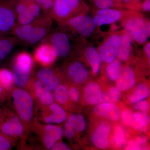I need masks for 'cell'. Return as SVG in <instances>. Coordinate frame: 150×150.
I'll use <instances>...</instances> for the list:
<instances>
[{"label":"cell","mask_w":150,"mask_h":150,"mask_svg":"<svg viewBox=\"0 0 150 150\" xmlns=\"http://www.w3.org/2000/svg\"><path fill=\"white\" fill-rule=\"evenodd\" d=\"M43 40L50 43L56 51L58 57L65 58L70 54L71 46L69 38L63 31H57L48 35Z\"/></svg>","instance_id":"11"},{"label":"cell","mask_w":150,"mask_h":150,"mask_svg":"<svg viewBox=\"0 0 150 150\" xmlns=\"http://www.w3.org/2000/svg\"><path fill=\"white\" fill-rule=\"evenodd\" d=\"M36 78L51 92L54 91L60 84V77L58 71L50 67H43L36 73Z\"/></svg>","instance_id":"14"},{"label":"cell","mask_w":150,"mask_h":150,"mask_svg":"<svg viewBox=\"0 0 150 150\" xmlns=\"http://www.w3.org/2000/svg\"><path fill=\"white\" fill-rule=\"evenodd\" d=\"M150 35V23L149 21L144 27L134 32L131 35V38L137 43L143 44L148 40Z\"/></svg>","instance_id":"29"},{"label":"cell","mask_w":150,"mask_h":150,"mask_svg":"<svg viewBox=\"0 0 150 150\" xmlns=\"http://www.w3.org/2000/svg\"><path fill=\"white\" fill-rule=\"evenodd\" d=\"M0 36H1V35H0Z\"/></svg>","instance_id":"52"},{"label":"cell","mask_w":150,"mask_h":150,"mask_svg":"<svg viewBox=\"0 0 150 150\" xmlns=\"http://www.w3.org/2000/svg\"><path fill=\"white\" fill-rule=\"evenodd\" d=\"M134 108L136 110H142V112H148L149 108V104L147 100H141L135 103Z\"/></svg>","instance_id":"39"},{"label":"cell","mask_w":150,"mask_h":150,"mask_svg":"<svg viewBox=\"0 0 150 150\" xmlns=\"http://www.w3.org/2000/svg\"><path fill=\"white\" fill-rule=\"evenodd\" d=\"M52 19L50 15L43 13L31 23L29 37L25 44L35 45L42 41L48 35L52 27Z\"/></svg>","instance_id":"6"},{"label":"cell","mask_w":150,"mask_h":150,"mask_svg":"<svg viewBox=\"0 0 150 150\" xmlns=\"http://www.w3.org/2000/svg\"><path fill=\"white\" fill-rule=\"evenodd\" d=\"M122 70V65L119 60H114L107 67V74L109 79L112 81L117 80Z\"/></svg>","instance_id":"31"},{"label":"cell","mask_w":150,"mask_h":150,"mask_svg":"<svg viewBox=\"0 0 150 150\" xmlns=\"http://www.w3.org/2000/svg\"><path fill=\"white\" fill-rule=\"evenodd\" d=\"M40 6L44 13L50 15L54 0H33Z\"/></svg>","instance_id":"37"},{"label":"cell","mask_w":150,"mask_h":150,"mask_svg":"<svg viewBox=\"0 0 150 150\" xmlns=\"http://www.w3.org/2000/svg\"><path fill=\"white\" fill-rule=\"evenodd\" d=\"M6 110H3V109L0 108V124H1L5 117Z\"/></svg>","instance_id":"48"},{"label":"cell","mask_w":150,"mask_h":150,"mask_svg":"<svg viewBox=\"0 0 150 150\" xmlns=\"http://www.w3.org/2000/svg\"><path fill=\"white\" fill-rule=\"evenodd\" d=\"M122 121L123 123L126 126H132L136 129H138L139 125L136 123L134 116L129 110H125L123 111L121 116Z\"/></svg>","instance_id":"35"},{"label":"cell","mask_w":150,"mask_h":150,"mask_svg":"<svg viewBox=\"0 0 150 150\" xmlns=\"http://www.w3.org/2000/svg\"><path fill=\"white\" fill-rule=\"evenodd\" d=\"M12 98L16 113L21 120L27 135L30 134L31 124L34 121L35 101L27 90L15 86L8 93Z\"/></svg>","instance_id":"1"},{"label":"cell","mask_w":150,"mask_h":150,"mask_svg":"<svg viewBox=\"0 0 150 150\" xmlns=\"http://www.w3.org/2000/svg\"><path fill=\"white\" fill-rule=\"evenodd\" d=\"M110 131L111 126L109 123L106 122L101 123L92 136L93 144L99 149H106L109 144L107 137L110 134Z\"/></svg>","instance_id":"18"},{"label":"cell","mask_w":150,"mask_h":150,"mask_svg":"<svg viewBox=\"0 0 150 150\" xmlns=\"http://www.w3.org/2000/svg\"><path fill=\"white\" fill-rule=\"evenodd\" d=\"M88 9V7L83 0H54L50 16L52 19L63 25Z\"/></svg>","instance_id":"2"},{"label":"cell","mask_w":150,"mask_h":150,"mask_svg":"<svg viewBox=\"0 0 150 150\" xmlns=\"http://www.w3.org/2000/svg\"><path fill=\"white\" fill-rule=\"evenodd\" d=\"M63 25H67L74 32L85 37L90 36L96 29L97 26L93 18L83 14L70 19Z\"/></svg>","instance_id":"10"},{"label":"cell","mask_w":150,"mask_h":150,"mask_svg":"<svg viewBox=\"0 0 150 150\" xmlns=\"http://www.w3.org/2000/svg\"><path fill=\"white\" fill-rule=\"evenodd\" d=\"M0 131L16 141L27 135L23 124L16 113L8 110H6L5 117L0 124Z\"/></svg>","instance_id":"8"},{"label":"cell","mask_w":150,"mask_h":150,"mask_svg":"<svg viewBox=\"0 0 150 150\" xmlns=\"http://www.w3.org/2000/svg\"><path fill=\"white\" fill-rule=\"evenodd\" d=\"M86 128V121L82 115L80 114L71 115L65 124V136L68 139H72L77 133L83 132Z\"/></svg>","instance_id":"16"},{"label":"cell","mask_w":150,"mask_h":150,"mask_svg":"<svg viewBox=\"0 0 150 150\" xmlns=\"http://www.w3.org/2000/svg\"><path fill=\"white\" fill-rule=\"evenodd\" d=\"M126 142V135L123 129L120 126H117L115 129L113 142L118 147L122 146Z\"/></svg>","instance_id":"32"},{"label":"cell","mask_w":150,"mask_h":150,"mask_svg":"<svg viewBox=\"0 0 150 150\" xmlns=\"http://www.w3.org/2000/svg\"><path fill=\"white\" fill-rule=\"evenodd\" d=\"M140 8L144 11L149 12L150 11V0H144L141 4Z\"/></svg>","instance_id":"45"},{"label":"cell","mask_w":150,"mask_h":150,"mask_svg":"<svg viewBox=\"0 0 150 150\" xmlns=\"http://www.w3.org/2000/svg\"><path fill=\"white\" fill-rule=\"evenodd\" d=\"M148 22L144 18L138 16L129 18L124 23L126 32L131 37L135 31L146 26Z\"/></svg>","instance_id":"25"},{"label":"cell","mask_w":150,"mask_h":150,"mask_svg":"<svg viewBox=\"0 0 150 150\" xmlns=\"http://www.w3.org/2000/svg\"><path fill=\"white\" fill-rule=\"evenodd\" d=\"M36 18L28 10L16 16L17 24L22 25L29 24Z\"/></svg>","instance_id":"33"},{"label":"cell","mask_w":150,"mask_h":150,"mask_svg":"<svg viewBox=\"0 0 150 150\" xmlns=\"http://www.w3.org/2000/svg\"><path fill=\"white\" fill-rule=\"evenodd\" d=\"M131 0H123V1L124 2V4H127L128 3L130 2Z\"/></svg>","instance_id":"50"},{"label":"cell","mask_w":150,"mask_h":150,"mask_svg":"<svg viewBox=\"0 0 150 150\" xmlns=\"http://www.w3.org/2000/svg\"><path fill=\"white\" fill-rule=\"evenodd\" d=\"M67 76L76 83L84 82L88 76V72L81 62H74L68 65L67 68Z\"/></svg>","instance_id":"17"},{"label":"cell","mask_w":150,"mask_h":150,"mask_svg":"<svg viewBox=\"0 0 150 150\" xmlns=\"http://www.w3.org/2000/svg\"><path fill=\"white\" fill-rule=\"evenodd\" d=\"M69 96L70 100L73 102H77L79 100L80 93L78 89L72 87L69 90Z\"/></svg>","instance_id":"41"},{"label":"cell","mask_w":150,"mask_h":150,"mask_svg":"<svg viewBox=\"0 0 150 150\" xmlns=\"http://www.w3.org/2000/svg\"><path fill=\"white\" fill-rule=\"evenodd\" d=\"M123 13V11L118 9H98L94 16V21L97 26L112 24L121 19Z\"/></svg>","instance_id":"15"},{"label":"cell","mask_w":150,"mask_h":150,"mask_svg":"<svg viewBox=\"0 0 150 150\" xmlns=\"http://www.w3.org/2000/svg\"><path fill=\"white\" fill-rule=\"evenodd\" d=\"M64 109L58 103L54 102L47 105L35 104L34 120L44 124L63 123L67 118Z\"/></svg>","instance_id":"4"},{"label":"cell","mask_w":150,"mask_h":150,"mask_svg":"<svg viewBox=\"0 0 150 150\" xmlns=\"http://www.w3.org/2000/svg\"><path fill=\"white\" fill-rule=\"evenodd\" d=\"M96 7L99 9H120L123 7V3L118 0H90Z\"/></svg>","instance_id":"30"},{"label":"cell","mask_w":150,"mask_h":150,"mask_svg":"<svg viewBox=\"0 0 150 150\" xmlns=\"http://www.w3.org/2000/svg\"><path fill=\"white\" fill-rule=\"evenodd\" d=\"M8 98V94L0 85V104L6 101Z\"/></svg>","instance_id":"43"},{"label":"cell","mask_w":150,"mask_h":150,"mask_svg":"<svg viewBox=\"0 0 150 150\" xmlns=\"http://www.w3.org/2000/svg\"><path fill=\"white\" fill-rule=\"evenodd\" d=\"M54 98L61 105H66L70 100L69 89L66 85L60 84L54 91ZM58 103V104H59Z\"/></svg>","instance_id":"28"},{"label":"cell","mask_w":150,"mask_h":150,"mask_svg":"<svg viewBox=\"0 0 150 150\" xmlns=\"http://www.w3.org/2000/svg\"><path fill=\"white\" fill-rule=\"evenodd\" d=\"M120 36L114 34L110 35L98 48L101 62L109 64L115 60L118 54Z\"/></svg>","instance_id":"13"},{"label":"cell","mask_w":150,"mask_h":150,"mask_svg":"<svg viewBox=\"0 0 150 150\" xmlns=\"http://www.w3.org/2000/svg\"><path fill=\"white\" fill-rule=\"evenodd\" d=\"M30 131L39 136L43 146L46 149H51L56 142L63 137L64 131L60 126L40 123L34 120Z\"/></svg>","instance_id":"5"},{"label":"cell","mask_w":150,"mask_h":150,"mask_svg":"<svg viewBox=\"0 0 150 150\" xmlns=\"http://www.w3.org/2000/svg\"><path fill=\"white\" fill-rule=\"evenodd\" d=\"M16 140L7 137L0 131V150H11Z\"/></svg>","instance_id":"34"},{"label":"cell","mask_w":150,"mask_h":150,"mask_svg":"<svg viewBox=\"0 0 150 150\" xmlns=\"http://www.w3.org/2000/svg\"><path fill=\"white\" fill-rule=\"evenodd\" d=\"M84 98L86 102L92 105H97L103 102V95L99 85L96 83H91L86 87Z\"/></svg>","instance_id":"21"},{"label":"cell","mask_w":150,"mask_h":150,"mask_svg":"<svg viewBox=\"0 0 150 150\" xmlns=\"http://www.w3.org/2000/svg\"><path fill=\"white\" fill-rule=\"evenodd\" d=\"M33 57L26 51H21L15 56L12 64L15 83L18 87L26 89L33 75Z\"/></svg>","instance_id":"3"},{"label":"cell","mask_w":150,"mask_h":150,"mask_svg":"<svg viewBox=\"0 0 150 150\" xmlns=\"http://www.w3.org/2000/svg\"><path fill=\"white\" fill-rule=\"evenodd\" d=\"M134 117L136 122L140 126L146 127L149 123L150 118L148 112H137L134 114Z\"/></svg>","instance_id":"36"},{"label":"cell","mask_w":150,"mask_h":150,"mask_svg":"<svg viewBox=\"0 0 150 150\" xmlns=\"http://www.w3.org/2000/svg\"><path fill=\"white\" fill-rule=\"evenodd\" d=\"M34 99L35 104L47 105L54 102V94L33 74L26 89Z\"/></svg>","instance_id":"9"},{"label":"cell","mask_w":150,"mask_h":150,"mask_svg":"<svg viewBox=\"0 0 150 150\" xmlns=\"http://www.w3.org/2000/svg\"><path fill=\"white\" fill-rule=\"evenodd\" d=\"M140 0H131L129 4H135V3L139 2Z\"/></svg>","instance_id":"49"},{"label":"cell","mask_w":150,"mask_h":150,"mask_svg":"<svg viewBox=\"0 0 150 150\" xmlns=\"http://www.w3.org/2000/svg\"><path fill=\"white\" fill-rule=\"evenodd\" d=\"M117 88L121 91H125L132 88L136 83L135 72L131 67L122 69L117 80Z\"/></svg>","instance_id":"19"},{"label":"cell","mask_w":150,"mask_h":150,"mask_svg":"<svg viewBox=\"0 0 150 150\" xmlns=\"http://www.w3.org/2000/svg\"><path fill=\"white\" fill-rule=\"evenodd\" d=\"M132 38L126 32L120 35L117 56L119 60L126 61L129 59L132 51Z\"/></svg>","instance_id":"22"},{"label":"cell","mask_w":150,"mask_h":150,"mask_svg":"<svg viewBox=\"0 0 150 150\" xmlns=\"http://www.w3.org/2000/svg\"><path fill=\"white\" fill-rule=\"evenodd\" d=\"M15 84L12 71L5 68L0 69V85L8 94L15 86Z\"/></svg>","instance_id":"26"},{"label":"cell","mask_w":150,"mask_h":150,"mask_svg":"<svg viewBox=\"0 0 150 150\" xmlns=\"http://www.w3.org/2000/svg\"><path fill=\"white\" fill-rule=\"evenodd\" d=\"M58 56L54 48L47 42L42 41L34 50L33 58L43 67H50L56 62Z\"/></svg>","instance_id":"12"},{"label":"cell","mask_w":150,"mask_h":150,"mask_svg":"<svg viewBox=\"0 0 150 150\" xmlns=\"http://www.w3.org/2000/svg\"><path fill=\"white\" fill-rule=\"evenodd\" d=\"M28 10L30 12L35 18L40 16L41 14V8L33 0H27Z\"/></svg>","instance_id":"38"},{"label":"cell","mask_w":150,"mask_h":150,"mask_svg":"<svg viewBox=\"0 0 150 150\" xmlns=\"http://www.w3.org/2000/svg\"><path fill=\"white\" fill-rule=\"evenodd\" d=\"M126 149V150H141V147L137 142L131 141L128 143Z\"/></svg>","instance_id":"44"},{"label":"cell","mask_w":150,"mask_h":150,"mask_svg":"<svg viewBox=\"0 0 150 150\" xmlns=\"http://www.w3.org/2000/svg\"><path fill=\"white\" fill-rule=\"evenodd\" d=\"M119 1H120V2L123 3V0H118Z\"/></svg>","instance_id":"51"},{"label":"cell","mask_w":150,"mask_h":150,"mask_svg":"<svg viewBox=\"0 0 150 150\" xmlns=\"http://www.w3.org/2000/svg\"><path fill=\"white\" fill-rule=\"evenodd\" d=\"M94 112L97 115L103 116L110 121H117L120 117V110L114 105L104 103L97 105L94 108Z\"/></svg>","instance_id":"20"},{"label":"cell","mask_w":150,"mask_h":150,"mask_svg":"<svg viewBox=\"0 0 150 150\" xmlns=\"http://www.w3.org/2000/svg\"><path fill=\"white\" fill-rule=\"evenodd\" d=\"M150 93V89L145 84H141L130 97L129 101L132 103H137L148 97Z\"/></svg>","instance_id":"27"},{"label":"cell","mask_w":150,"mask_h":150,"mask_svg":"<svg viewBox=\"0 0 150 150\" xmlns=\"http://www.w3.org/2000/svg\"><path fill=\"white\" fill-rule=\"evenodd\" d=\"M112 102H118L121 96L120 90L117 88L112 87L110 89L108 93Z\"/></svg>","instance_id":"40"},{"label":"cell","mask_w":150,"mask_h":150,"mask_svg":"<svg viewBox=\"0 0 150 150\" xmlns=\"http://www.w3.org/2000/svg\"><path fill=\"white\" fill-rule=\"evenodd\" d=\"M85 56L91 67L94 74H97L100 69L101 60L99 53L94 47L90 46L86 48Z\"/></svg>","instance_id":"24"},{"label":"cell","mask_w":150,"mask_h":150,"mask_svg":"<svg viewBox=\"0 0 150 150\" xmlns=\"http://www.w3.org/2000/svg\"><path fill=\"white\" fill-rule=\"evenodd\" d=\"M16 24V14L13 0H0V35L11 34Z\"/></svg>","instance_id":"7"},{"label":"cell","mask_w":150,"mask_h":150,"mask_svg":"<svg viewBox=\"0 0 150 150\" xmlns=\"http://www.w3.org/2000/svg\"><path fill=\"white\" fill-rule=\"evenodd\" d=\"M13 36H0V62L4 60L11 54L18 43Z\"/></svg>","instance_id":"23"},{"label":"cell","mask_w":150,"mask_h":150,"mask_svg":"<svg viewBox=\"0 0 150 150\" xmlns=\"http://www.w3.org/2000/svg\"><path fill=\"white\" fill-rule=\"evenodd\" d=\"M51 150H71L64 143L62 142H56L54 144Z\"/></svg>","instance_id":"42"},{"label":"cell","mask_w":150,"mask_h":150,"mask_svg":"<svg viewBox=\"0 0 150 150\" xmlns=\"http://www.w3.org/2000/svg\"><path fill=\"white\" fill-rule=\"evenodd\" d=\"M136 142L140 146L141 145L143 146L146 144L147 142V140L145 137H139V138H137L136 140Z\"/></svg>","instance_id":"47"},{"label":"cell","mask_w":150,"mask_h":150,"mask_svg":"<svg viewBox=\"0 0 150 150\" xmlns=\"http://www.w3.org/2000/svg\"><path fill=\"white\" fill-rule=\"evenodd\" d=\"M144 51L146 56H147L149 61H150V42H148L146 43L144 48Z\"/></svg>","instance_id":"46"}]
</instances>
